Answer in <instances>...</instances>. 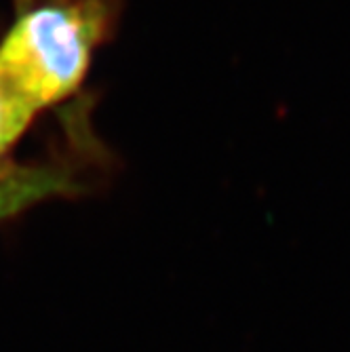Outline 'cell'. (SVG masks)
Returning <instances> with one entry per match:
<instances>
[{"instance_id":"obj_1","label":"cell","mask_w":350,"mask_h":352,"mask_svg":"<svg viewBox=\"0 0 350 352\" xmlns=\"http://www.w3.org/2000/svg\"><path fill=\"white\" fill-rule=\"evenodd\" d=\"M120 9V0H43L19 13L0 43V61L39 112L80 89Z\"/></svg>"},{"instance_id":"obj_2","label":"cell","mask_w":350,"mask_h":352,"mask_svg":"<svg viewBox=\"0 0 350 352\" xmlns=\"http://www.w3.org/2000/svg\"><path fill=\"white\" fill-rule=\"evenodd\" d=\"M80 177L68 163L17 165L0 158V221L55 197L78 195Z\"/></svg>"},{"instance_id":"obj_3","label":"cell","mask_w":350,"mask_h":352,"mask_svg":"<svg viewBox=\"0 0 350 352\" xmlns=\"http://www.w3.org/2000/svg\"><path fill=\"white\" fill-rule=\"evenodd\" d=\"M39 110L21 93L0 61V158L25 133Z\"/></svg>"}]
</instances>
